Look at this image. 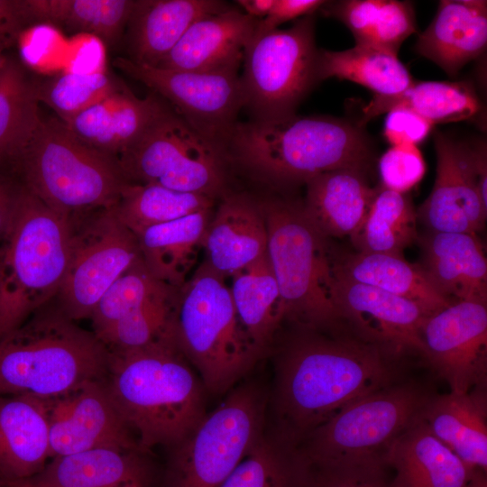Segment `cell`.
Returning a JSON list of instances; mask_svg holds the SVG:
<instances>
[{"label": "cell", "instance_id": "ba28073f", "mask_svg": "<svg viewBox=\"0 0 487 487\" xmlns=\"http://www.w3.org/2000/svg\"><path fill=\"white\" fill-rule=\"evenodd\" d=\"M267 254L284 303V319L301 328L334 329L341 323L333 300L334 253L329 240L306 217L302 203L261 201Z\"/></svg>", "mask_w": 487, "mask_h": 487}, {"label": "cell", "instance_id": "7402d4cb", "mask_svg": "<svg viewBox=\"0 0 487 487\" xmlns=\"http://www.w3.org/2000/svg\"><path fill=\"white\" fill-rule=\"evenodd\" d=\"M213 213L205 235L204 261L228 279L267 253L268 232L261 201L226 193Z\"/></svg>", "mask_w": 487, "mask_h": 487}, {"label": "cell", "instance_id": "d6986e66", "mask_svg": "<svg viewBox=\"0 0 487 487\" xmlns=\"http://www.w3.org/2000/svg\"><path fill=\"white\" fill-rule=\"evenodd\" d=\"M142 449L100 447L51 458L24 487H162V473Z\"/></svg>", "mask_w": 487, "mask_h": 487}, {"label": "cell", "instance_id": "7a4b0ae2", "mask_svg": "<svg viewBox=\"0 0 487 487\" xmlns=\"http://www.w3.org/2000/svg\"><path fill=\"white\" fill-rule=\"evenodd\" d=\"M108 391L139 445L172 448L207 415L203 384L174 338L109 352Z\"/></svg>", "mask_w": 487, "mask_h": 487}, {"label": "cell", "instance_id": "9f6ffc18", "mask_svg": "<svg viewBox=\"0 0 487 487\" xmlns=\"http://www.w3.org/2000/svg\"><path fill=\"white\" fill-rule=\"evenodd\" d=\"M0 487H6V482L4 479L0 477Z\"/></svg>", "mask_w": 487, "mask_h": 487}, {"label": "cell", "instance_id": "d6a6232c", "mask_svg": "<svg viewBox=\"0 0 487 487\" xmlns=\"http://www.w3.org/2000/svg\"><path fill=\"white\" fill-rule=\"evenodd\" d=\"M229 279L238 317L262 354L285 317L284 303L267 253Z\"/></svg>", "mask_w": 487, "mask_h": 487}, {"label": "cell", "instance_id": "60d3db41", "mask_svg": "<svg viewBox=\"0 0 487 487\" xmlns=\"http://www.w3.org/2000/svg\"><path fill=\"white\" fill-rule=\"evenodd\" d=\"M178 289L172 287L148 299L98 336L109 352L127 351L174 338L173 315Z\"/></svg>", "mask_w": 487, "mask_h": 487}, {"label": "cell", "instance_id": "bcb514c9", "mask_svg": "<svg viewBox=\"0 0 487 487\" xmlns=\"http://www.w3.org/2000/svg\"><path fill=\"white\" fill-rule=\"evenodd\" d=\"M433 124L418 114L405 108L388 112L384 124V136L393 145L421 142L431 131Z\"/></svg>", "mask_w": 487, "mask_h": 487}, {"label": "cell", "instance_id": "74e56055", "mask_svg": "<svg viewBox=\"0 0 487 487\" xmlns=\"http://www.w3.org/2000/svg\"><path fill=\"white\" fill-rule=\"evenodd\" d=\"M417 221L408 193L381 186L363 220L349 237L356 252L403 256L404 250L418 241Z\"/></svg>", "mask_w": 487, "mask_h": 487}, {"label": "cell", "instance_id": "2e32d148", "mask_svg": "<svg viewBox=\"0 0 487 487\" xmlns=\"http://www.w3.org/2000/svg\"><path fill=\"white\" fill-rule=\"evenodd\" d=\"M334 275L333 300L341 323L397 359L412 353L423 357L420 328L427 316L418 304Z\"/></svg>", "mask_w": 487, "mask_h": 487}, {"label": "cell", "instance_id": "9c48e42d", "mask_svg": "<svg viewBox=\"0 0 487 487\" xmlns=\"http://www.w3.org/2000/svg\"><path fill=\"white\" fill-rule=\"evenodd\" d=\"M432 397L398 381L348 404L296 446L308 463H355L381 458L388 446L420 418Z\"/></svg>", "mask_w": 487, "mask_h": 487}, {"label": "cell", "instance_id": "5b68a950", "mask_svg": "<svg viewBox=\"0 0 487 487\" xmlns=\"http://www.w3.org/2000/svg\"><path fill=\"white\" fill-rule=\"evenodd\" d=\"M69 217L22 187L0 244V340L59 291L70 252Z\"/></svg>", "mask_w": 487, "mask_h": 487}, {"label": "cell", "instance_id": "cb8c5ba5", "mask_svg": "<svg viewBox=\"0 0 487 487\" xmlns=\"http://www.w3.org/2000/svg\"><path fill=\"white\" fill-rule=\"evenodd\" d=\"M230 8L217 0H135L125 29L127 59L157 67L196 21Z\"/></svg>", "mask_w": 487, "mask_h": 487}, {"label": "cell", "instance_id": "11a10c76", "mask_svg": "<svg viewBox=\"0 0 487 487\" xmlns=\"http://www.w3.org/2000/svg\"><path fill=\"white\" fill-rule=\"evenodd\" d=\"M6 482V487H24L16 482Z\"/></svg>", "mask_w": 487, "mask_h": 487}, {"label": "cell", "instance_id": "ee69618b", "mask_svg": "<svg viewBox=\"0 0 487 487\" xmlns=\"http://www.w3.org/2000/svg\"><path fill=\"white\" fill-rule=\"evenodd\" d=\"M302 461L305 487H389L387 466L381 458L355 463Z\"/></svg>", "mask_w": 487, "mask_h": 487}, {"label": "cell", "instance_id": "603a6c76", "mask_svg": "<svg viewBox=\"0 0 487 487\" xmlns=\"http://www.w3.org/2000/svg\"><path fill=\"white\" fill-rule=\"evenodd\" d=\"M169 108L157 94L140 98L122 82L103 99L62 123L82 142L116 159Z\"/></svg>", "mask_w": 487, "mask_h": 487}, {"label": "cell", "instance_id": "52a82bcc", "mask_svg": "<svg viewBox=\"0 0 487 487\" xmlns=\"http://www.w3.org/2000/svg\"><path fill=\"white\" fill-rule=\"evenodd\" d=\"M172 327L177 347L214 394L230 389L261 355L238 317L226 278L205 261L178 289Z\"/></svg>", "mask_w": 487, "mask_h": 487}, {"label": "cell", "instance_id": "8992f818", "mask_svg": "<svg viewBox=\"0 0 487 487\" xmlns=\"http://www.w3.org/2000/svg\"><path fill=\"white\" fill-rule=\"evenodd\" d=\"M13 172L51 209L69 217L114 207L131 184L115 157L87 145L56 118L41 119Z\"/></svg>", "mask_w": 487, "mask_h": 487}, {"label": "cell", "instance_id": "ffe728a7", "mask_svg": "<svg viewBox=\"0 0 487 487\" xmlns=\"http://www.w3.org/2000/svg\"><path fill=\"white\" fill-rule=\"evenodd\" d=\"M257 20L234 7L200 18L188 29L157 68L238 72Z\"/></svg>", "mask_w": 487, "mask_h": 487}, {"label": "cell", "instance_id": "816d5d0a", "mask_svg": "<svg viewBox=\"0 0 487 487\" xmlns=\"http://www.w3.org/2000/svg\"><path fill=\"white\" fill-rule=\"evenodd\" d=\"M236 3L245 14L254 19H262L271 10L275 0H237Z\"/></svg>", "mask_w": 487, "mask_h": 487}, {"label": "cell", "instance_id": "277c9868", "mask_svg": "<svg viewBox=\"0 0 487 487\" xmlns=\"http://www.w3.org/2000/svg\"><path fill=\"white\" fill-rule=\"evenodd\" d=\"M109 351L52 299L0 340V395L52 399L104 380Z\"/></svg>", "mask_w": 487, "mask_h": 487}, {"label": "cell", "instance_id": "f907efd6", "mask_svg": "<svg viewBox=\"0 0 487 487\" xmlns=\"http://www.w3.org/2000/svg\"><path fill=\"white\" fill-rule=\"evenodd\" d=\"M471 158L479 195L482 204L487 207V153L484 142L471 145Z\"/></svg>", "mask_w": 487, "mask_h": 487}, {"label": "cell", "instance_id": "9a60e30c", "mask_svg": "<svg viewBox=\"0 0 487 487\" xmlns=\"http://www.w3.org/2000/svg\"><path fill=\"white\" fill-rule=\"evenodd\" d=\"M423 358L450 387L465 393L487 383V305L454 301L420 328Z\"/></svg>", "mask_w": 487, "mask_h": 487}, {"label": "cell", "instance_id": "d4e9b609", "mask_svg": "<svg viewBox=\"0 0 487 487\" xmlns=\"http://www.w3.org/2000/svg\"><path fill=\"white\" fill-rule=\"evenodd\" d=\"M50 459L49 423L43 399L0 395V477L29 479Z\"/></svg>", "mask_w": 487, "mask_h": 487}, {"label": "cell", "instance_id": "7dc6e473", "mask_svg": "<svg viewBox=\"0 0 487 487\" xmlns=\"http://www.w3.org/2000/svg\"><path fill=\"white\" fill-rule=\"evenodd\" d=\"M325 3L323 0H275L268 15L257 20L255 30L265 32L277 29L285 22L313 14Z\"/></svg>", "mask_w": 487, "mask_h": 487}, {"label": "cell", "instance_id": "8d00e7d4", "mask_svg": "<svg viewBox=\"0 0 487 487\" xmlns=\"http://www.w3.org/2000/svg\"><path fill=\"white\" fill-rule=\"evenodd\" d=\"M329 78L358 83L376 96L398 94L414 82L397 54L363 45L340 51L317 49V82Z\"/></svg>", "mask_w": 487, "mask_h": 487}, {"label": "cell", "instance_id": "7c38bea8", "mask_svg": "<svg viewBox=\"0 0 487 487\" xmlns=\"http://www.w3.org/2000/svg\"><path fill=\"white\" fill-rule=\"evenodd\" d=\"M315 18L303 16L289 29L254 32L244 54L240 76L244 107L253 119L295 114L317 84Z\"/></svg>", "mask_w": 487, "mask_h": 487}, {"label": "cell", "instance_id": "44dd1931", "mask_svg": "<svg viewBox=\"0 0 487 487\" xmlns=\"http://www.w3.org/2000/svg\"><path fill=\"white\" fill-rule=\"evenodd\" d=\"M417 242L418 265L440 294L487 305V260L477 234L427 230Z\"/></svg>", "mask_w": 487, "mask_h": 487}, {"label": "cell", "instance_id": "8fae6325", "mask_svg": "<svg viewBox=\"0 0 487 487\" xmlns=\"http://www.w3.org/2000/svg\"><path fill=\"white\" fill-rule=\"evenodd\" d=\"M264 409L255 385L234 390L170 448L162 487H220L263 435Z\"/></svg>", "mask_w": 487, "mask_h": 487}, {"label": "cell", "instance_id": "836d02e7", "mask_svg": "<svg viewBox=\"0 0 487 487\" xmlns=\"http://www.w3.org/2000/svg\"><path fill=\"white\" fill-rule=\"evenodd\" d=\"M397 108L411 110L434 124L472 119L480 112L481 102L473 87L464 82H413L395 95H374L363 107V120Z\"/></svg>", "mask_w": 487, "mask_h": 487}, {"label": "cell", "instance_id": "4316f807", "mask_svg": "<svg viewBox=\"0 0 487 487\" xmlns=\"http://www.w3.org/2000/svg\"><path fill=\"white\" fill-rule=\"evenodd\" d=\"M303 212L325 238L350 236L366 216L376 188L364 170L341 168L317 174L305 182Z\"/></svg>", "mask_w": 487, "mask_h": 487}, {"label": "cell", "instance_id": "ac0fdd59", "mask_svg": "<svg viewBox=\"0 0 487 487\" xmlns=\"http://www.w3.org/2000/svg\"><path fill=\"white\" fill-rule=\"evenodd\" d=\"M436 176L429 196L417 210L430 231L477 234L487 218L473 175L471 145L436 132Z\"/></svg>", "mask_w": 487, "mask_h": 487}, {"label": "cell", "instance_id": "3957f363", "mask_svg": "<svg viewBox=\"0 0 487 487\" xmlns=\"http://www.w3.org/2000/svg\"><path fill=\"white\" fill-rule=\"evenodd\" d=\"M227 155L258 179L288 186L305 184L336 169L365 170L371 145L359 125L334 117L292 114L238 121Z\"/></svg>", "mask_w": 487, "mask_h": 487}, {"label": "cell", "instance_id": "ab89813d", "mask_svg": "<svg viewBox=\"0 0 487 487\" xmlns=\"http://www.w3.org/2000/svg\"><path fill=\"white\" fill-rule=\"evenodd\" d=\"M304 474L294 444L262 435L220 487H305Z\"/></svg>", "mask_w": 487, "mask_h": 487}, {"label": "cell", "instance_id": "484cf974", "mask_svg": "<svg viewBox=\"0 0 487 487\" xmlns=\"http://www.w3.org/2000/svg\"><path fill=\"white\" fill-rule=\"evenodd\" d=\"M487 43V2L444 0L427 28L415 44V51L454 76L478 58Z\"/></svg>", "mask_w": 487, "mask_h": 487}, {"label": "cell", "instance_id": "1f68e13d", "mask_svg": "<svg viewBox=\"0 0 487 487\" xmlns=\"http://www.w3.org/2000/svg\"><path fill=\"white\" fill-rule=\"evenodd\" d=\"M319 10L342 22L351 31L355 45L397 55L403 41L417 30L413 5L408 1H326Z\"/></svg>", "mask_w": 487, "mask_h": 487}, {"label": "cell", "instance_id": "f5cc1de1", "mask_svg": "<svg viewBox=\"0 0 487 487\" xmlns=\"http://www.w3.org/2000/svg\"><path fill=\"white\" fill-rule=\"evenodd\" d=\"M462 487H487V472L473 469Z\"/></svg>", "mask_w": 487, "mask_h": 487}, {"label": "cell", "instance_id": "4dcf8cb0", "mask_svg": "<svg viewBox=\"0 0 487 487\" xmlns=\"http://www.w3.org/2000/svg\"><path fill=\"white\" fill-rule=\"evenodd\" d=\"M334 273L418 304L430 316L452 301L440 294L418 264L404 256L360 253L334 254Z\"/></svg>", "mask_w": 487, "mask_h": 487}, {"label": "cell", "instance_id": "83f0119b", "mask_svg": "<svg viewBox=\"0 0 487 487\" xmlns=\"http://www.w3.org/2000/svg\"><path fill=\"white\" fill-rule=\"evenodd\" d=\"M382 461L395 472L389 487H462L473 470L437 439L421 418L388 446Z\"/></svg>", "mask_w": 487, "mask_h": 487}, {"label": "cell", "instance_id": "e575fe53", "mask_svg": "<svg viewBox=\"0 0 487 487\" xmlns=\"http://www.w3.org/2000/svg\"><path fill=\"white\" fill-rule=\"evenodd\" d=\"M37 83L18 61L9 57L0 71V170L14 174L41 121Z\"/></svg>", "mask_w": 487, "mask_h": 487}, {"label": "cell", "instance_id": "d590c367", "mask_svg": "<svg viewBox=\"0 0 487 487\" xmlns=\"http://www.w3.org/2000/svg\"><path fill=\"white\" fill-rule=\"evenodd\" d=\"M135 0H20L26 24L50 23L115 43L126 29Z\"/></svg>", "mask_w": 487, "mask_h": 487}, {"label": "cell", "instance_id": "5bb4252c", "mask_svg": "<svg viewBox=\"0 0 487 487\" xmlns=\"http://www.w3.org/2000/svg\"><path fill=\"white\" fill-rule=\"evenodd\" d=\"M114 64L170 103L187 124L227 153L244 96L237 71L198 72L142 65L118 57Z\"/></svg>", "mask_w": 487, "mask_h": 487}, {"label": "cell", "instance_id": "db71d44e", "mask_svg": "<svg viewBox=\"0 0 487 487\" xmlns=\"http://www.w3.org/2000/svg\"><path fill=\"white\" fill-rule=\"evenodd\" d=\"M5 48L0 47V71L3 69L9 59V57L5 54Z\"/></svg>", "mask_w": 487, "mask_h": 487}, {"label": "cell", "instance_id": "f6af8a7d", "mask_svg": "<svg viewBox=\"0 0 487 487\" xmlns=\"http://www.w3.org/2000/svg\"><path fill=\"white\" fill-rule=\"evenodd\" d=\"M379 172L381 187L405 194L423 179L426 163L417 145H393L381 155Z\"/></svg>", "mask_w": 487, "mask_h": 487}, {"label": "cell", "instance_id": "681fc988", "mask_svg": "<svg viewBox=\"0 0 487 487\" xmlns=\"http://www.w3.org/2000/svg\"><path fill=\"white\" fill-rule=\"evenodd\" d=\"M24 25L20 0H0V47L12 44Z\"/></svg>", "mask_w": 487, "mask_h": 487}, {"label": "cell", "instance_id": "6da1fadb", "mask_svg": "<svg viewBox=\"0 0 487 487\" xmlns=\"http://www.w3.org/2000/svg\"><path fill=\"white\" fill-rule=\"evenodd\" d=\"M399 360L346 326L328 335L303 328L278 358L274 403L280 435L297 446L348 404L398 382Z\"/></svg>", "mask_w": 487, "mask_h": 487}, {"label": "cell", "instance_id": "f1b7e54d", "mask_svg": "<svg viewBox=\"0 0 487 487\" xmlns=\"http://www.w3.org/2000/svg\"><path fill=\"white\" fill-rule=\"evenodd\" d=\"M487 383L465 393L432 396L421 419L470 469L487 472Z\"/></svg>", "mask_w": 487, "mask_h": 487}, {"label": "cell", "instance_id": "7bdbcfd3", "mask_svg": "<svg viewBox=\"0 0 487 487\" xmlns=\"http://www.w3.org/2000/svg\"><path fill=\"white\" fill-rule=\"evenodd\" d=\"M170 286L149 271L142 257L126 270L103 294L89 319L98 337L120 319Z\"/></svg>", "mask_w": 487, "mask_h": 487}, {"label": "cell", "instance_id": "f546056e", "mask_svg": "<svg viewBox=\"0 0 487 487\" xmlns=\"http://www.w3.org/2000/svg\"><path fill=\"white\" fill-rule=\"evenodd\" d=\"M213 209L198 211L135 234L141 257L159 281L181 288L196 270Z\"/></svg>", "mask_w": 487, "mask_h": 487}, {"label": "cell", "instance_id": "4fadbf2b", "mask_svg": "<svg viewBox=\"0 0 487 487\" xmlns=\"http://www.w3.org/2000/svg\"><path fill=\"white\" fill-rule=\"evenodd\" d=\"M71 234L67 269L53 298L70 319L90 318L103 294L141 258L136 235L112 207L69 216Z\"/></svg>", "mask_w": 487, "mask_h": 487}, {"label": "cell", "instance_id": "f35d334b", "mask_svg": "<svg viewBox=\"0 0 487 487\" xmlns=\"http://www.w3.org/2000/svg\"><path fill=\"white\" fill-rule=\"evenodd\" d=\"M216 199L158 185L130 184L112 207L118 220L134 234L188 215L213 209Z\"/></svg>", "mask_w": 487, "mask_h": 487}, {"label": "cell", "instance_id": "e0dca14e", "mask_svg": "<svg viewBox=\"0 0 487 487\" xmlns=\"http://www.w3.org/2000/svg\"><path fill=\"white\" fill-rule=\"evenodd\" d=\"M105 379L87 382L56 398L43 399L50 459L100 447L144 450L118 411Z\"/></svg>", "mask_w": 487, "mask_h": 487}, {"label": "cell", "instance_id": "b9f144b4", "mask_svg": "<svg viewBox=\"0 0 487 487\" xmlns=\"http://www.w3.org/2000/svg\"><path fill=\"white\" fill-rule=\"evenodd\" d=\"M123 81L104 70L65 72L37 83L39 102L67 123L116 89Z\"/></svg>", "mask_w": 487, "mask_h": 487}, {"label": "cell", "instance_id": "c3c4849f", "mask_svg": "<svg viewBox=\"0 0 487 487\" xmlns=\"http://www.w3.org/2000/svg\"><path fill=\"white\" fill-rule=\"evenodd\" d=\"M22 187L14 174L0 170V244L11 227Z\"/></svg>", "mask_w": 487, "mask_h": 487}, {"label": "cell", "instance_id": "30bf717a", "mask_svg": "<svg viewBox=\"0 0 487 487\" xmlns=\"http://www.w3.org/2000/svg\"><path fill=\"white\" fill-rule=\"evenodd\" d=\"M129 183L158 185L216 199L227 191V153L171 108L117 157Z\"/></svg>", "mask_w": 487, "mask_h": 487}]
</instances>
